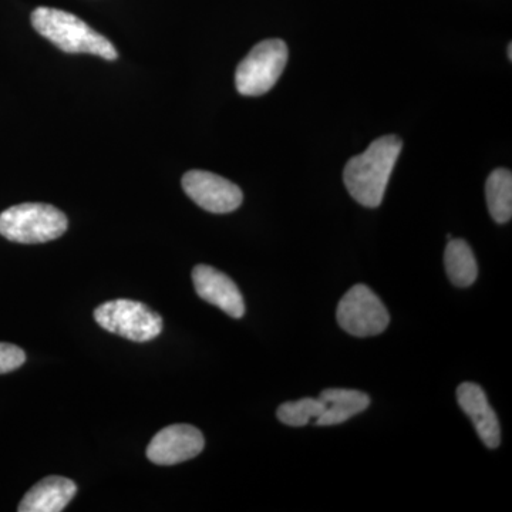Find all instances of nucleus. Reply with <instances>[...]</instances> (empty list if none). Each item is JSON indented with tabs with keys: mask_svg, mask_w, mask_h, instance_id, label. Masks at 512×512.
<instances>
[{
	"mask_svg": "<svg viewBox=\"0 0 512 512\" xmlns=\"http://www.w3.org/2000/svg\"><path fill=\"white\" fill-rule=\"evenodd\" d=\"M488 211L498 224H507L512 217V174L510 170L498 168L485 183Z\"/></svg>",
	"mask_w": 512,
	"mask_h": 512,
	"instance_id": "14",
	"label": "nucleus"
},
{
	"mask_svg": "<svg viewBox=\"0 0 512 512\" xmlns=\"http://www.w3.org/2000/svg\"><path fill=\"white\" fill-rule=\"evenodd\" d=\"M183 190L198 207L212 214L238 210L244 201V194L237 184L210 171H188L183 177Z\"/></svg>",
	"mask_w": 512,
	"mask_h": 512,
	"instance_id": "7",
	"label": "nucleus"
},
{
	"mask_svg": "<svg viewBox=\"0 0 512 512\" xmlns=\"http://www.w3.org/2000/svg\"><path fill=\"white\" fill-rule=\"evenodd\" d=\"M448 279L458 288H468L477 281L478 266L473 249L464 239H450L444 252Z\"/></svg>",
	"mask_w": 512,
	"mask_h": 512,
	"instance_id": "13",
	"label": "nucleus"
},
{
	"mask_svg": "<svg viewBox=\"0 0 512 512\" xmlns=\"http://www.w3.org/2000/svg\"><path fill=\"white\" fill-rule=\"evenodd\" d=\"M32 25L39 35L72 55L89 53L106 60L119 57L116 47L99 32L72 13L53 8H37L32 13Z\"/></svg>",
	"mask_w": 512,
	"mask_h": 512,
	"instance_id": "2",
	"label": "nucleus"
},
{
	"mask_svg": "<svg viewBox=\"0 0 512 512\" xmlns=\"http://www.w3.org/2000/svg\"><path fill=\"white\" fill-rule=\"evenodd\" d=\"M325 403V413L315 421L316 426H335L365 412L370 406V397L359 390L326 389L319 394Z\"/></svg>",
	"mask_w": 512,
	"mask_h": 512,
	"instance_id": "12",
	"label": "nucleus"
},
{
	"mask_svg": "<svg viewBox=\"0 0 512 512\" xmlns=\"http://www.w3.org/2000/svg\"><path fill=\"white\" fill-rule=\"evenodd\" d=\"M402 148V138L384 136L373 141L365 153L350 158L343 171V180L353 200L366 208H377L382 204Z\"/></svg>",
	"mask_w": 512,
	"mask_h": 512,
	"instance_id": "1",
	"label": "nucleus"
},
{
	"mask_svg": "<svg viewBox=\"0 0 512 512\" xmlns=\"http://www.w3.org/2000/svg\"><path fill=\"white\" fill-rule=\"evenodd\" d=\"M458 406L473 421L478 436L488 448H497L501 443V429L497 414L487 400L483 387L476 383H461L457 389Z\"/></svg>",
	"mask_w": 512,
	"mask_h": 512,
	"instance_id": "10",
	"label": "nucleus"
},
{
	"mask_svg": "<svg viewBox=\"0 0 512 512\" xmlns=\"http://www.w3.org/2000/svg\"><path fill=\"white\" fill-rule=\"evenodd\" d=\"M508 59H510V62H512V45H508Z\"/></svg>",
	"mask_w": 512,
	"mask_h": 512,
	"instance_id": "17",
	"label": "nucleus"
},
{
	"mask_svg": "<svg viewBox=\"0 0 512 512\" xmlns=\"http://www.w3.org/2000/svg\"><path fill=\"white\" fill-rule=\"evenodd\" d=\"M288 56V46L281 39L264 40L252 47L235 73L238 93L251 97L268 93L284 73Z\"/></svg>",
	"mask_w": 512,
	"mask_h": 512,
	"instance_id": "4",
	"label": "nucleus"
},
{
	"mask_svg": "<svg viewBox=\"0 0 512 512\" xmlns=\"http://www.w3.org/2000/svg\"><path fill=\"white\" fill-rule=\"evenodd\" d=\"M77 493L69 478L52 476L33 485L19 504V512H60Z\"/></svg>",
	"mask_w": 512,
	"mask_h": 512,
	"instance_id": "11",
	"label": "nucleus"
},
{
	"mask_svg": "<svg viewBox=\"0 0 512 512\" xmlns=\"http://www.w3.org/2000/svg\"><path fill=\"white\" fill-rule=\"evenodd\" d=\"M204 436L190 424L165 427L147 447V457L158 466H174L195 458L204 450Z\"/></svg>",
	"mask_w": 512,
	"mask_h": 512,
	"instance_id": "8",
	"label": "nucleus"
},
{
	"mask_svg": "<svg viewBox=\"0 0 512 512\" xmlns=\"http://www.w3.org/2000/svg\"><path fill=\"white\" fill-rule=\"evenodd\" d=\"M325 403L320 397H303L298 402H286L279 406L276 416L281 423L291 427H303L316 421L325 413Z\"/></svg>",
	"mask_w": 512,
	"mask_h": 512,
	"instance_id": "15",
	"label": "nucleus"
},
{
	"mask_svg": "<svg viewBox=\"0 0 512 512\" xmlns=\"http://www.w3.org/2000/svg\"><path fill=\"white\" fill-rule=\"evenodd\" d=\"M101 328L133 342H150L163 332V318L144 303L117 299L103 303L94 311Z\"/></svg>",
	"mask_w": 512,
	"mask_h": 512,
	"instance_id": "5",
	"label": "nucleus"
},
{
	"mask_svg": "<svg viewBox=\"0 0 512 512\" xmlns=\"http://www.w3.org/2000/svg\"><path fill=\"white\" fill-rule=\"evenodd\" d=\"M26 362V353L19 346L0 343V375L19 369Z\"/></svg>",
	"mask_w": 512,
	"mask_h": 512,
	"instance_id": "16",
	"label": "nucleus"
},
{
	"mask_svg": "<svg viewBox=\"0 0 512 512\" xmlns=\"http://www.w3.org/2000/svg\"><path fill=\"white\" fill-rule=\"evenodd\" d=\"M340 328L356 338L377 336L390 323L389 311L369 286L359 284L350 288L336 309Z\"/></svg>",
	"mask_w": 512,
	"mask_h": 512,
	"instance_id": "6",
	"label": "nucleus"
},
{
	"mask_svg": "<svg viewBox=\"0 0 512 512\" xmlns=\"http://www.w3.org/2000/svg\"><path fill=\"white\" fill-rule=\"evenodd\" d=\"M195 292L205 302L217 306L231 318L245 315V302L237 284L229 276L208 265L195 266L192 271Z\"/></svg>",
	"mask_w": 512,
	"mask_h": 512,
	"instance_id": "9",
	"label": "nucleus"
},
{
	"mask_svg": "<svg viewBox=\"0 0 512 512\" xmlns=\"http://www.w3.org/2000/svg\"><path fill=\"white\" fill-rule=\"evenodd\" d=\"M66 215L40 202L13 205L0 214V235L16 244H45L66 232Z\"/></svg>",
	"mask_w": 512,
	"mask_h": 512,
	"instance_id": "3",
	"label": "nucleus"
}]
</instances>
